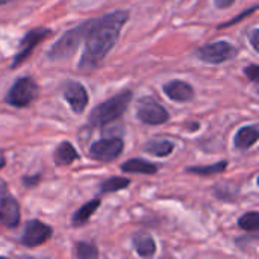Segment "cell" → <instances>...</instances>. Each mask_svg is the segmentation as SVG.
Returning <instances> with one entry per match:
<instances>
[{
	"mask_svg": "<svg viewBox=\"0 0 259 259\" xmlns=\"http://www.w3.org/2000/svg\"><path fill=\"white\" fill-rule=\"evenodd\" d=\"M129 20V11L118 9L103 17L93 18L91 27L85 36V49L79 59L77 70L90 73L102 65L108 53L114 49L121 27Z\"/></svg>",
	"mask_w": 259,
	"mask_h": 259,
	"instance_id": "1",
	"label": "cell"
},
{
	"mask_svg": "<svg viewBox=\"0 0 259 259\" xmlns=\"http://www.w3.org/2000/svg\"><path fill=\"white\" fill-rule=\"evenodd\" d=\"M132 97H134V94L131 90H123L118 94L102 102L91 111L88 124L91 127H100V126H106V124L115 121L126 112V109L129 108V105L132 102Z\"/></svg>",
	"mask_w": 259,
	"mask_h": 259,
	"instance_id": "2",
	"label": "cell"
},
{
	"mask_svg": "<svg viewBox=\"0 0 259 259\" xmlns=\"http://www.w3.org/2000/svg\"><path fill=\"white\" fill-rule=\"evenodd\" d=\"M91 23H93V18L74 26L73 29H68L65 33H62L61 38L50 47L47 58L50 61H64V59L73 56L76 49L85 39V36L91 27Z\"/></svg>",
	"mask_w": 259,
	"mask_h": 259,
	"instance_id": "3",
	"label": "cell"
},
{
	"mask_svg": "<svg viewBox=\"0 0 259 259\" xmlns=\"http://www.w3.org/2000/svg\"><path fill=\"white\" fill-rule=\"evenodd\" d=\"M38 96H39L38 83L29 76H23V77H18L9 88L5 97V103L14 108H26L32 102H35Z\"/></svg>",
	"mask_w": 259,
	"mask_h": 259,
	"instance_id": "4",
	"label": "cell"
},
{
	"mask_svg": "<svg viewBox=\"0 0 259 259\" xmlns=\"http://www.w3.org/2000/svg\"><path fill=\"white\" fill-rule=\"evenodd\" d=\"M196 55L202 62L217 65V64H223V62L234 59L238 55V49L232 46L229 41L219 39L215 42H209V44L199 47L196 50Z\"/></svg>",
	"mask_w": 259,
	"mask_h": 259,
	"instance_id": "5",
	"label": "cell"
},
{
	"mask_svg": "<svg viewBox=\"0 0 259 259\" xmlns=\"http://www.w3.org/2000/svg\"><path fill=\"white\" fill-rule=\"evenodd\" d=\"M137 118L144 124L158 126L167 123L170 120V114L159 102L150 96H146L141 97L137 103Z\"/></svg>",
	"mask_w": 259,
	"mask_h": 259,
	"instance_id": "6",
	"label": "cell"
},
{
	"mask_svg": "<svg viewBox=\"0 0 259 259\" xmlns=\"http://www.w3.org/2000/svg\"><path fill=\"white\" fill-rule=\"evenodd\" d=\"M0 223L8 229L20 225V205L3 181H0Z\"/></svg>",
	"mask_w": 259,
	"mask_h": 259,
	"instance_id": "7",
	"label": "cell"
},
{
	"mask_svg": "<svg viewBox=\"0 0 259 259\" xmlns=\"http://www.w3.org/2000/svg\"><path fill=\"white\" fill-rule=\"evenodd\" d=\"M124 143L121 138L112 137V138H103L91 144L90 147V158L99 162H111L117 159L123 152Z\"/></svg>",
	"mask_w": 259,
	"mask_h": 259,
	"instance_id": "8",
	"label": "cell"
},
{
	"mask_svg": "<svg viewBox=\"0 0 259 259\" xmlns=\"http://www.w3.org/2000/svg\"><path fill=\"white\" fill-rule=\"evenodd\" d=\"M52 30L47 29V27H35V29H30L29 32H26V35L21 38L20 41V46H18V52L11 64V68H15L18 67L23 61H26L29 58V55L33 52V49L42 41L46 39L47 36H50Z\"/></svg>",
	"mask_w": 259,
	"mask_h": 259,
	"instance_id": "9",
	"label": "cell"
},
{
	"mask_svg": "<svg viewBox=\"0 0 259 259\" xmlns=\"http://www.w3.org/2000/svg\"><path fill=\"white\" fill-rule=\"evenodd\" d=\"M52 234H53L52 228L49 225H46L44 222L30 220L24 226V231L21 235V244L29 249L38 247V246L44 244L46 241H49Z\"/></svg>",
	"mask_w": 259,
	"mask_h": 259,
	"instance_id": "10",
	"label": "cell"
},
{
	"mask_svg": "<svg viewBox=\"0 0 259 259\" xmlns=\"http://www.w3.org/2000/svg\"><path fill=\"white\" fill-rule=\"evenodd\" d=\"M62 96L74 114H82L85 111L88 105V91L82 83L74 82V80L67 82V85L64 87Z\"/></svg>",
	"mask_w": 259,
	"mask_h": 259,
	"instance_id": "11",
	"label": "cell"
},
{
	"mask_svg": "<svg viewBox=\"0 0 259 259\" xmlns=\"http://www.w3.org/2000/svg\"><path fill=\"white\" fill-rule=\"evenodd\" d=\"M162 90L168 99H171L173 102H178V103H187L196 97L194 88L188 82L181 80V79H175V80L167 82L162 87Z\"/></svg>",
	"mask_w": 259,
	"mask_h": 259,
	"instance_id": "12",
	"label": "cell"
},
{
	"mask_svg": "<svg viewBox=\"0 0 259 259\" xmlns=\"http://www.w3.org/2000/svg\"><path fill=\"white\" fill-rule=\"evenodd\" d=\"M259 138V126L258 124H250L238 129L234 138V146L238 150H247L252 146L256 144Z\"/></svg>",
	"mask_w": 259,
	"mask_h": 259,
	"instance_id": "13",
	"label": "cell"
},
{
	"mask_svg": "<svg viewBox=\"0 0 259 259\" xmlns=\"http://www.w3.org/2000/svg\"><path fill=\"white\" fill-rule=\"evenodd\" d=\"M132 244H134V249L135 252L143 256V258H150L156 253V243L155 240L146 234V232H138L134 240H132Z\"/></svg>",
	"mask_w": 259,
	"mask_h": 259,
	"instance_id": "14",
	"label": "cell"
},
{
	"mask_svg": "<svg viewBox=\"0 0 259 259\" xmlns=\"http://www.w3.org/2000/svg\"><path fill=\"white\" fill-rule=\"evenodd\" d=\"M55 164L59 165V167H65V165H70L73 164L76 159H79V153L76 152L74 146L68 141H64L61 143L56 150H55Z\"/></svg>",
	"mask_w": 259,
	"mask_h": 259,
	"instance_id": "15",
	"label": "cell"
},
{
	"mask_svg": "<svg viewBox=\"0 0 259 259\" xmlns=\"http://www.w3.org/2000/svg\"><path fill=\"white\" fill-rule=\"evenodd\" d=\"M144 150L153 156L165 158V156H170L173 153L175 144L168 140H164V138H153L144 144Z\"/></svg>",
	"mask_w": 259,
	"mask_h": 259,
	"instance_id": "16",
	"label": "cell"
},
{
	"mask_svg": "<svg viewBox=\"0 0 259 259\" xmlns=\"http://www.w3.org/2000/svg\"><path fill=\"white\" fill-rule=\"evenodd\" d=\"M100 206V199H94L85 205H82L73 215L71 219V225L73 228H80V226H85L88 223V220L94 215V212L97 211V208Z\"/></svg>",
	"mask_w": 259,
	"mask_h": 259,
	"instance_id": "17",
	"label": "cell"
},
{
	"mask_svg": "<svg viewBox=\"0 0 259 259\" xmlns=\"http://www.w3.org/2000/svg\"><path fill=\"white\" fill-rule=\"evenodd\" d=\"M121 171L124 173H141V175H155L158 171V165L141 159V158H132L126 161L121 165Z\"/></svg>",
	"mask_w": 259,
	"mask_h": 259,
	"instance_id": "18",
	"label": "cell"
},
{
	"mask_svg": "<svg viewBox=\"0 0 259 259\" xmlns=\"http://www.w3.org/2000/svg\"><path fill=\"white\" fill-rule=\"evenodd\" d=\"M129 185H131V181H129L127 178L114 176V178H109V179H106V181H103V182H102V185H100V191H102L103 194L117 193V191L126 190Z\"/></svg>",
	"mask_w": 259,
	"mask_h": 259,
	"instance_id": "19",
	"label": "cell"
},
{
	"mask_svg": "<svg viewBox=\"0 0 259 259\" xmlns=\"http://www.w3.org/2000/svg\"><path fill=\"white\" fill-rule=\"evenodd\" d=\"M228 168V161H219L212 165H205V167H188L187 171L199 176H214V175H222Z\"/></svg>",
	"mask_w": 259,
	"mask_h": 259,
	"instance_id": "20",
	"label": "cell"
},
{
	"mask_svg": "<svg viewBox=\"0 0 259 259\" xmlns=\"http://www.w3.org/2000/svg\"><path fill=\"white\" fill-rule=\"evenodd\" d=\"M238 226L246 231V232H258L259 231V212L258 211H252L247 212L244 215L240 217L238 220Z\"/></svg>",
	"mask_w": 259,
	"mask_h": 259,
	"instance_id": "21",
	"label": "cell"
},
{
	"mask_svg": "<svg viewBox=\"0 0 259 259\" xmlns=\"http://www.w3.org/2000/svg\"><path fill=\"white\" fill-rule=\"evenodd\" d=\"M74 256L80 259H93L99 256V250L93 243L79 241L74 244Z\"/></svg>",
	"mask_w": 259,
	"mask_h": 259,
	"instance_id": "22",
	"label": "cell"
},
{
	"mask_svg": "<svg viewBox=\"0 0 259 259\" xmlns=\"http://www.w3.org/2000/svg\"><path fill=\"white\" fill-rule=\"evenodd\" d=\"M258 9V5H253L250 9H247V11H244V12H241L237 18H232L231 21H226V23H223V24H220V29H223V27H229V26H232V24H235V23H238V21H241L244 17H247V15H250V14H253L255 11Z\"/></svg>",
	"mask_w": 259,
	"mask_h": 259,
	"instance_id": "23",
	"label": "cell"
},
{
	"mask_svg": "<svg viewBox=\"0 0 259 259\" xmlns=\"http://www.w3.org/2000/svg\"><path fill=\"white\" fill-rule=\"evenodd\" d=\"M244 74L247 76L249 80H252L253 83H258V77H259V67L258 64H252L249 67L244 68Z\"/></svg>",
	"mask_w": 259,
	"mask_h": 259,
	"instance_id": "24",
	"label": "cell"
},
{
	"mask_svg": "<svg viewBox=\"0 0 259 259\" xmlns=\"http://www.w3.org/2000/svg\"><path fill=\"white\" fill-rule=\"evenodd\" d=\"M39 179H41V175L26 176V178H23V185H24V187H27V188H33V187H36V185H38Z\"/></svg>",
	"mask_w": 259,
	"mask_h": 259,
	"instance_id": "25",
	"label": "cell"
},
{
	"mask_svg": "<svg viewBox=\"0 0 259 259\" xmlns=\"http://www.w3.org/2000/svg\"><path fill=\"white\" fill-rule=\"evenodd\" d=\"M258 36H259V29H253L252 33H250V44L253 47L255 52H259V46H258Z\"/></svg>",
	"mask_w": 259,
	"mask_h": 259,
	"instance_id": "26",
	"label": "cell"
},
{
	"mask_svg": "<svg viewBox=\"0 0 259 259\" xmlns=\"http://www.w3.org/2000/svg\"><path fill=\"white\" fill-rule=\"evenodd\" d=\"M214 3L219 9H226V8H231L235 3V0H214Z\"/></svg>",
	"mask_w": 259,
	"mask_h": 259,
	"instance_id": "27",
	"label": "cell"
},
{
	"mask_svg": "<svg viewBox=\"0 0 259 259\" xmlns=\"http://www.w3.org/2000/svg\"><path fill=\"white\" fill-rule=\"evenodd\" d=\"M5 164H6V161H5V156H2V155H0V170L5 167Z\"/></svg>",
	"mask_w": 259,
	"mask_h": 259,
	"instance_id": "28",
	"label": "cell"
},
{
	"mask_svg": "<svg viewBox=\"0 0 259 259\" xmlns=\"http://www.w3.org/2000/svg\"><path fill=\"white\" fill-rule=\"evenodd\" d=\"M9 2H12V0H0V5H6V3H9Z\"/></svg>",
	"mask_w": 259,
	"mask_h": 259,
	"instance_id": "29",
	"label": "cell"
}]
</instances>
